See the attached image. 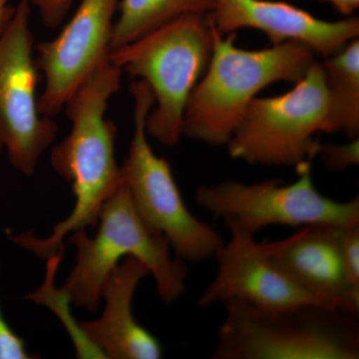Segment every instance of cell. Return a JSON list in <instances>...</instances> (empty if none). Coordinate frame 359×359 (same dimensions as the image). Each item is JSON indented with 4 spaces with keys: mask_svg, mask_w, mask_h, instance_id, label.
Segmentation results:
<instances>
[{
    "mask_svg": "<svg viewBox=\"0 0 359 359\" xmlns=\"http://www.w3.org/2000/svg\"><path fill=\"white\" fill-rule=\"evenodd\" d=\"M123 72L109 58L101 63L68 99L65 108L71 122L70 133L51 151V166L72 184L74 208L59 222L48 237L32 231L9 240L42 259L65 247L73 231L97 226L104 203L122 184L121 166L115 156L117 127L106 118L111 97L121 88Z\"/></svg>",
    "mask_w": 359,
    "mask_h": 359,
    "instance_id": "cell-1",
    "label": "cell"
},
{
    "mask_svg": "<svg viewBox=\"0 0 359 359\" xmlns=\"http://www.w3.org/2000/svg\"><path fill=\"white\" fill-rule=\"evenodd\" d=\"M211 27V58L187 104L183 135L221 147L257 94L278 82L297 83L316 61V52L294 40L247 50L235 44L237 33L221 35Z\"/></svg>",
    "mask_w": 359,
    "mask_h": 359,
    "instance_id": "cell-2",
    "label": "cell"
},
{
    "mask_svg": "<svg viewBox=\"0 0 359 359\" xmlns=\"http://www.w3.org/2000/svg\"><path fill=\"white\" fill-rule=\"evenodd\" d=\"M214 359H358V313L318 304H224Z\"/></svg>",
    "mask_w": 359,
    "mask_h": 359,
    "instance_id": "cell-3",
    "label": "cell"
},
{
    "mask_svg": "<svg viewBox=\"0 0 359 359\" xmlns=\"http://www.w3.org/2000/svg\"><path fill=\"white\" fill-rule=\"evenodd\" d=\"M97 224L94 237L85 229L69 235L76 248V264L60 290L71 304L95 311L108 276L126 257H135L147 268L165 304H172L185 292L186 262L172 257L169 241L142 221L123 182L104 203Z\"/></svg>",
    "mask_w": 359,
    "mask_h": 359,
    "instance_id": "cell-4",
    "label": "cell"
},
{
    "mask_svg": "<svg viewBox=\"0 0 359 359\" xmlns=\"http://www.w3.org/2000/svg\"><path fill=\"white\" fill-rule=\"evenodd\" d=\"M212 41L208 14H187L109 52L111 62L152 91L146 131L164 145L173 147L183 136L187 104L209 65Z\"/></svg>",
    "mask_w": 359,
    "mask_h": 359,
    "instance_id": "cell-5",
    "label": "cell"
},
{
    "mask_svg": "<svg viewBox=\"0 0 359 359\" xmlns=\"http://www.w3.org/2000/svg\"><path fill=\"white\" fill-rule=\"evenodd\" d=\"M130 90L134 98V132L121 177L135 209L151 231L169 241L175 257L186 263L215 257L224 238L188 209L169 163L156 155L149 144L146 119L154 106L152 91L142 80Z\"/></svg>",
    "mask_w": 359,
    "mask_h": 359,
    "instance_id": "cell-6",
    "label": "cell"
},
{
    "mask_svg": "<svg viewBox=\"0 0 359 359\" xmlns=\"http://www.w3.org/2000/svg\"><path fill=\"white\" fill-rule=\"evenodd\" d=\"M320 132L330 134V101L316 60L290 91L256 97L226 146L231 158L248 164L297 170L318 155Z\"/></svg>",
    "mask_w": 359,
    "mask_h": 359,
    "instance_id": "cell-7",
    "label": "cell"
},
{
    "mask_svg": "<svg viewBox=\"0 0 359 359\" xmlns=\"http://www.w3.org/2000/svg\"><path fill=\"white\" fill-rule=\"evenodd\" d=\"M292 184L269 179L256 184L226 180L199 186L195 199L215 219L256 233L269 226L359 224V198L337 201L323 195L311 178V165L297 169Z\"/></svg>",
    "mask_w": 359,
    "mask_h": 359,
    "instance_id": "cell-8",
    "label": "cell"
},
{
    "mask_svg": "<svg viewBox=\"0 0 359 359\" xmlns=\"http://www.w3.org/2000/svg\"><path fill=\"white\" fill-rule=\"evenodd\" d=\"M30 13L29 1L20 0L0 33V154L6 153L11 166L25 176L35 173L58 131L53 118L39 108Z\"/></svg>",
    "mask_w": 359,
    "mask_h": 359,
    "instance_id": "cell-9",
    "label": "cell"
},
{
    "mask_svg": "<svg viewBox=\"0 0 359 359\" xmlns=\"http://www.w3.org/2000/svg\"><path fill=\"white\" fill-rule=\"evenodd\" d=\"M120 0H81L55 39L36 46L37 69L44 79L40 113L53 118L92 72L108 59Z\"/></svg>",
    "mask_w": 359,
    "mask_h": 359,
    "instance_id": "cell-10",
    "label": "cell"
},
{
    "mask_svg": "<svg viewBox=\"0 0 359 359\" xmlns=\"http://www.w3.org/2000/svg\"><path fill=\"white\" fill-rule=\"evenodd\" d=\"M224 224L230 240L215 256L216 275L198 299L200 306L241 301L264 309L302 304L334 308L285 275L269 259L263 243L257 242L255 233L233 223Z\"/></svg>",
    "mask_w": 359,
    "mask_h": 359,
    "instance_id": "cell-11",
    "label": "cell"
},
{
    "mask_svg": "<svg viewBox=\"0 0 359 359\" xmlns=\"http://www.w3.org/2000/svg\"><path fill=\"white\" fill-rule=\"evenodd\" d=\"M344 229L337 224H308L287 238L263 245L269 259L297 285L334 308L358 313L359 292L344 261Z\"/></svg>",
    "mask_w": 359,
    "mask_h": 359,
    "instance_id": "cell-12",
    "label": "cell"
},
{
    "mask_svg": "<svg viewBox=\"0 0 359 359\" xmlns=\"http://www.w3.org/2000/svg\"><path fill=\"white\" fill-rule=\"evenodd\" d=\"M214 1L208 18L221 35L252 28L264 33L271 45L294 40L308 44L325 58L341 50L359 34L358 18L325 21L292 4L271 0Z\"/></svg>",
    "mask_w": 359,
    "mask_h": 359,
    "instance_id": "cell-13",
    "label": "cell"
},
{
    "mask_svg": "<svg viewBox=\"0 0 359 359\" xmlns=\"http://www.w3.org/2000/svg\"><path fill=\"white\" fill-rule=\"evenodd\" d=\"M149 271L133 257H126L108 276L102 299L105 308L100 318L79 323L87 340L111 359H159V340L135 320L132 304L139 283Z\"/></svg>",
    "mask_w": 359,
    "mask_h": 359,
    "instance_id": "cell-14",
    "label": "cell"
},
{
    "mask_svg": "<svg viewBox=\"0 0 359 359\" xmlns=\"http://www.w3.org/2000/svg\"><path fill=\"white\" fill-rule=\"evenodd\" d=\"M330 101V134L351 140L359 134V40L354 39L321 63Z\"/></svg>",
    "mask_w": 359,
    "mask_h": 359,
    "instance_id": "cell-15",
    "label": "cell"
},
{
    "mask_svg": "<svg viewBox=\"0 0 359 359\" xmlns=\"http://www.w3.org/2000/svg\"><path fill=\"white\" fill-rule=\"evenodd\" d=\"M214 0H120L110 51L187 14H209Z\"/></svg>",
    "mask_w": 359,
    "mask_h": 359,
    "instance_id": "cell-16",
    "label": "cell"
},
{
    "mask_svg": "<svg viewBox=\"0 0 359 359\" xmlns=\"http://www.w3.org/2000/svg\"><path fill=\"white\" fill-rule=\"evenodd\" d=\"M328 171H344L359 164V139L346 144H321L318 155Z\"/></svg>",
    "mask_w": 359,
    "mask_h": 359,
    "instance_id": "cell-17",
    "label": "cell"
},
{
    "mask_svg": "<svg viewBox=\"0 0 359 359\" xmlns=\"http://www.w3.org/2000/svg\"><path fill=\"white\" fill-rule=\"evenodd\" d=\"M344 254L349 278L359 292V224L344 226Z\"/></svg>",
    "mask_w": 359,
    "mask_h": 359,
    "instance_id": "cell-18",
    "label": "cell"
},
{
    "mask_svg": "<svg viewBox=\"0 0 359 359\" xmlns=\"http://www.w3.org/2000/svg\"><path fill=\"white\" fill-rule=\"evenodd\" d=\"M28 353L25 340L15 334L0 311V359L35 358Z\"/></svg>",
    "mask_w": 359,
    "mask_h": 359,
    "instance_id": "cell-19",
    "label": "cell"
},
{
    "mask_svg": "<svg viewBox=\"0 0 359 359\" xmlns=\"http://www.w3.org/2000/svg\"><path fill=\"white\" fill-rule=\"evenodd\" d=\"M36 7L45 27L56 29L62 25L72 7L73 0H27Z\"/></svg>",
    "mask_w": 359,
    "mask_h": 359,
    "instance_id": "cell-20",
    "label": "cell"
},
{
    "mask_svg": "<svg viewBox=\"0 0 359 359\" xmlns=\"http://www.w3.org/2000/svg\"><path fill=\"white\" fill-rule=\"evenodd\" d=\"M328 2L341 13L342 15H351L359 7V0H321Z\"/></svg>",
    "mask_w": 359,
    "mask_h": 359,
    "instance_id": "cell-21",
    "label": "cell"
},
{
    "mask_svg": "<svg viewBox=\"0 0 359 359\" xmlns=\"http://www.w3.org/2000/svg\"><path fill=\"white\" fill-rule=\"evenodd\" d=\"M15 6H8V0H0V33L6 29L13 18Z\"/></svg>",
    "mask_w": 359,
    "mask_h": 359,
    "instance_id": "cell-22",
    "label": "cell"
}]
</instances>
